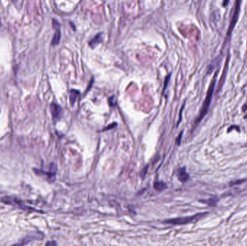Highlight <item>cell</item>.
<instances>
[{"mask_svg": "<svg viewBox=\"0 0 247 246\" xmlns=\"http://www.w3.org/2000/svg\"><path fill=\"white\" fill-rule=\"evenodd\" d=\"M215 85V79H214V80L212 81L211 85H210V88L209 89H208L207 93L206 98H205V100H204V103H203V105H202V108H201L200 111H199V116L197 117V119H196V121H195V123H194V124L195 125L198 124L199 122L202 121V120L203 119V118L205 116L207 113L208 110H209L210 105V103H211L212 98H213V91H214Z\"/></svg>", "mask_w": 247, "mask_h": 246, "instance_id": "cell-1", "label": "cell"}, {"mask_svg": "<svg viewBox=\"0 0 247 246\" xmlns=\"http://www.w3.org/2000/svg\"><path fill=\"white\" fill-rule=\"evenodd\" d=\"M207 214V213H199L195 215L190 216V217H183V218H176V219H171L164 220L163 222L165 224H186L188 223L193 222V221H197L199 219H202L203 217H204Z\"/></svg>", "mask_w": 247, "mask_h": 246, "instance_id": "cell-2", "label": "cell"}, {"mask_svg": "<svg viewBox=\"0 0 247 246\" xmlns=\"http://www.w3.org/2000/svg\"><path fill=\"white\" fill-rule=\"evenodd\" d=\"M1 201H3L5 204H7L15 205L18 207V208H20L21 209H24V210H28V209H31L29 208V207H28L25 204H24L23 202L21 201L20 199L14 198V197L5 196L1 199Z\"/></svg>", "mask_w": 247, "mask_h": 246, "instance_id": "cell-3", "label": "cell"}, {"mask_svg": "<svg viewBox=\"0 0 247 246\" xmlns=\"http://www.w3.org/2000/svg\"><path fill=\"white\" fill-rule=\"evenodd\" d=\"M50 110L54 121L57 122L62 118L64 111H63L62 108L59 105L53 103H51V105Z\"/></svg>", "mask_w": 247, "mask_h": 246, "instance_id": "cell-4", "label": "cell"}, {"mask_svg": "<svg viewBox=\"0 0 247 246\" xmlns=\"http://www.w3.org/2000/svg\"><path fill=\"white\" fill-rule=\"evenodd\" d=\"M52 23H53V27L55 29V33L54 35V37L52 38L51 41V45L52 46H57L59 43L61 39V32H60V25H59V22L55 19L52 20Z\"/></svg>", "mask_w": 247, "mask_h": 246, "instance_id": "cell-5", "label": "cell"}, {"mask_svg": "<svg viewBox=\"0 0 247 246\" xmlns=\"http://www.w3.org/2000/svg\"><path fill=\"white\" fill-rule=\"evenodd\" d=\"M176 175H177L178 179L182 183L186 182V181H188L189 178H190V175H189V174L187 173V171H186L185 167L178 168V170H176Z\"/></svg>", "mask_w": 247, "mask_h": 246, "instance_id": "cell-6", "label": "cell"}, {"mask_svg": "<svg viewBox=\"0 0 247 246\" xmlns=\"http://www.w3.org/2000/svg\"><path fill=\"white\" fill-rule=\"evenodd\" d=\"M38 171H39V172H38V174H39V175H40V174H43V175H46L47 176H48V178L50 181H53L54 180H55L57 167H56V165H54V164L52 163L51 165L49 172H43V171H42V170H38Z\"/></svg>", "mask_w": 247, "mask_h": 246, "instance_id": "cell-7", "label": "cell"}, {"mask_svg": "<svg viewBox=\"0 0 247 246\" xmlns=\"http://www.w3.org/2000/svg\"><path fill=\"white\" fill-rule=\"evenodd\" d=\"M103 40V36H102V33H99L97 34L96 36L94 37L93 39H91L90 42H89V45H90V46L91 48H94V47L97 46L99 43H101V41H102Z\"/></svg>", "mask_w": 247, "mask_h": 246, "instance_id": "cell-8", "label": "cell"}, {"mask_svg": "<svg viewBox=\"0 0 247 246\" xmlns=\"http://www.w3.org/2000/svg\"><path fill=\"white\" fill-rule=\"evenodd\" d=\"M79 96H80V92H79L78 90H72L71 91H70L69 100L72 106H74V104L75 103V102H76L77 99L78 98Z\"/></svg>", "mask_w": 247, "mask_h": 246, "instance_id": "cell-9", "label": "cell"}, {"mask_svg": "<svg viewBox=\"0 0 247 246\" xmlns=\"http://www.w3.org/2000/svg\"><path fill=\"white\" fill-rule=\"evenodd\" d=\"M153 186L155 191L159 192L163 191V190L167 188V185L166 184V183L163 182V181H156V182L154 184Z\"/></svg>", "mask_w": 247, "mask_h": 246, "instance_id": "cell-10", "label": "cell"}, {"mask_svg": "<svg viewBox=\"0 0 247 246\" xmlns=\"http://www.w3.org/2000/svg\"><path fill=\"white\" fill-rule=\"evenodd\" d=\"M148 167H149V165H147V166H145L144 168L143 169V170L141 171V173H140V175H141V177L143 178V179L145 178V175H146L147 172H148Z\"/></svg>", "mask_w": 247, "mask_h": 246, "instance_id": "cell-11", "label": "cell"}, {"mask_svg": "<svg viewBox=\"0 0 247 246\" xmlns=\"http://www.w3.org/2000/svg\"><path fill=\"white\" fill-rule=\"evenodd\" d=\"M217 201H218V200H215V199H213V198H210V199L207 200V201H203V202H204V203L208 204L210 206H214L216 204Z\"/></svg>", "mask_w": 247, "mask_h": 246, "instance_id": "cell-12", "label": "cell"}, {"mask_svg": "<svg viewBox=\"0 0 247 246\" xmlns=\"http://www.w3.org/2000/svg\"><path fill=\"white\" fill-rule=\"evenodd\" d=\"M182 134H183V132H181V133L180 134L179 137H178V139H177V143H178V144H180V139H181V135H182Z\"/></svg>", "mask_w": 247, "mask_h": 246, "instance_id": "cell-13", "label": "cell"}, {"mask_svg": "<svg viewBox=\"0 0 247 246\" xmlns=\"http://www.w3.org/2000/svg\"><path fill=\"white\" fill-rule=\"evenodd\" d=\"M46 245H56L55 242H48Z\"/></svg>", "mask_w": 247, "mask_h": 246, "instance_id": "cell-14", "label": "cell"}, {"mask_svg": "<svg viewBox=\"0 0 247 246\" xmlns=\"http://www.w3.org/2000/svg\"><path fill=\"white\" fill-rule=\"evenodd\" d=\"M245 118H247V115H246V116H245Z\"/></svg>", "mask_w": 247, "mask_h": 246, "instance_id": "cell-15", "label": "cell"}]
</instances>
